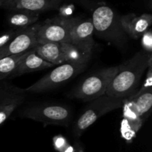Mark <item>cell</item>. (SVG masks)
<instances>
[{
    "instance_id": "13",
    "label": "cell",
    "mask_w": 152,
    "mask_h": 152,
    "mask_svg": "<svg viewBox=\"0 0 152 152\" xmlns=\"http://www.w3.org/2000/svg\"><path fill=\"white\" fill-rule=\"evenodd\" d=\"M53 66L55 65L44 60L32 48L28 50L27 54L19 62V65L12 74L11 77H19L28 73L42 71Z\"/></svg>"
},
{
    "instance_id": "8",
    "label": "cell",
    "mask_w": 152,
    "mask_h": 152,
    "mask_svg": "<svg viewBox=\"0 0 152 152\" xmlns=\"http://www.w3.org/2000/svg\"><path fill=\"white\" fill-rule=\"evenodd\" d=\"M33 49L40 57L53 65L78 59L85 55L70 43H37Z\"/></svg>"
},
{
    "instance_id": "16",
    "label": "cell",
    "mask_w": 152,
    "mask_h": 152,
    "mask_svg": "<svg viewBox=\"0 0 152 152\" xmlns=\"http://www.w3.org/2000/svg\"><path fill=\"white\" fill-rule=\"evenodd\" d=\"M28 52V50L0 59V81L11 77L12 74L19 65V62Z\"/></svg>"
},
{
    "instance_id": "5",
    "label": "cell",
    "mask_w": 152,
    "mask_h": 152,
    "mask_svg": "<svg viewBox=\"0 0 152 152\" xmlns=\"http://www.w3.org/2000/svg\"><path fill=\"white\" fill-rule=\"evenodd\" d=\"M125 99L112 97L105 94L91 102L78 117L74 127V134L81 136L102 116L123 106Z\"/></svg>"
},
{
    "instance_id": "3",
    "label": "cell",
    "mask_w": 152,
    "mask_h": 152,
    "mask_svg": "<svg viewBox=\"0 0 152 152\" xmlns=\"http://www.w3.org/2000/svg\"><path fill=\"white\" fill-rule=\"evenodd\" d=\"M92 23L96 36L117 46H123L126 39L120 16L109 6L100 4L92 13Z\"/></svg>"
},
{
    "instance_id": "18",
    "label": "cell",
    "mask_w": 152,
    "mask_h": 152,
    "mask_svg": "<svg viewBox=\"0 0 152 152\" xmlns=\"http://www.w3.org/2000/svg\"><path fill=\"white\" fill-rule=\"evenodd\" d=\"M142 45L144 51L151 53L152 51V34L151 29L145 31L142 36Z\"/></svg>"
},
{
    "instance_id": "11",
    "label": "cell",
    "mask_w": 152,
    "mask_h": 152,
    "mask_svg": "<svg viewBox=\"0 0 152 152\" xmlns=\"http://www.w3.org/2000/svg\"><path fill=\"white\" fill-rule=\"evenodd\" d=\"M63 0H7L3 8L7 10H24L40 13L56 9Z\"/></svg>"
},
{
    "instance_id": "10",
    "label": "cell",
    "mask_w": 152,
    "mask_h": 152,
    "mask_svg": "<svg viewBox=\"0 0 152 152\" xmlns=\"http://www.w3.org/2000/svg\"><path fill=\"white\" fill-rule=\"evenodd\" d=\"M120 23L125 34L137 39L150 28L152 16L150 13H143L140 16L130 13L120 16Z\"/></svg>"
},
{
    "instance_id": "15",
    "label": "cell",
    "mask_w": 152,
    "mask_h": 152,
    "mask_svg": "<svg viewBox=\"0 0 152 152\" xmlns=\"http://www.w3.org/2000/svg\"><path fill=\"white\" fill-rule=\"evenodd\" d=\"M8 11L7 20L11 29H25L36 24L39 17V13L28 10H11Z\"/></svg>"
},
{
    "instance_id": "21",
    "label": "cell",
    "mask_w": 152,
    "mask_h": 152,
    "mask_svg": "<svg viewBox=\"0 0 152 152\" xmlns=\"http://www.w3.org/2000/svg\"><path fill=\"white\" fill-rule=\"evenodd\" d=\"M7 0H0V7H2L4 5Z\"/></svg>"
},
{
    "instance_id": "4",
    "label": "cell",
    "mask_w": 152,
    "mask_h": 152,
    "mask_svg": "<svg viewBox=\"0 0 152 152\" xmlns=\"http://www.w3.org/2000/svg\"><path fill=\"white\" fill-rule=\"evenodd\" d=\"M117 71L118 66H113L96 71L77 85L69 96L83 101H92L103 96Z\"/></svg>"
},
{
    "instance_id": "7",
    "label": "cell",
    "mask_w": 152,
    "mask_h": 152,
    "mask_svg": "<svg viewBox=\"0 0 152 152\" xmlns=\"http://www.w3.org/2000/svg\"><path fill=\"white\" fill-rule=\"evenodd\" d=\"M22 117L39 122L45 126H67L71 112L67 106L62 105H39L31 106L22 111Z\"/></svg>"
},
{
    "instance_id": "20",
    "label": "cell",
    "mask_w": 152,
    "mask_h": 152,
    "mask_svg": "<svg viewBox=\"0 0 152 152\" xmlns=\"http://www.w3.org/2000/svg\"><path fill=\"white\" fill-rule=\"evenodd\" d=\"M73 152H84L83 151V148L82 147V145H80L79 142L76 143L75 146H74V148L73 149Z\"/></svg>"
},
{
    "instance_id": "1",
    "label": "cell",
    "mask_w": 152,
    "mask_h": 152,
    "mask_svg": "<svg viewBox=\"0 0 152 152\" xmlns=\"http://www.w3.org/2000/svg\"><path fill=\"white\" fill-rule=\"evenodd\" d=\"M151 53L137 52L118 66V71L109 83L105 94L120 99H128L136 93L144 72L151 63Z\"/></svg>"
},
{
    "instance_id": "9",
    "label": "cell",
    "mask_w": 152,
    "mask_h": 152,
    "mask_svg": "<svg viewBox=\"0 0 152 152\" xmlns=\"http://www.w3.org/2000/svg\"><path fill=\"white\" fill-rule=\"evenodd\" d=\"M94 29L91 18H75L70 34V44L77 48L82 53H92L94 41Z\"/></svg>"
},
{
    "instance_id": "12",
    "label": "cell",
    "mask_w": 152,
    "mask_h": 152,
    "mask_svg": "<svg viewBox=\"0 0 152 152\" xmlns=\"http://www.w3.org/2000/svg\"><path fill=\"white\" fill-rule=\"evenodd\" d=\"M126 102L132 107L137 118L143 121L152 107V88H140Z\"/></svg>"
},
{
    "instance_id": "14",
    "label": "cell",
    "mask_w": 152,
    "mask_h": 152,
    "mask_svg": "<svg viewBox=\"0 0 152 152\" xmlns=\"http://www.w3.org/2000/svg\"><path fill=\"white\" fill-rule=\"evenodd\" d=\"M24 91H16V89H9L0 102V126L10 117L12 113L23 102L25 99Z\"/></svg>"
},
{
    "instance_id": "2",
    "label": "cell",
    "mask_w": 152,
    "mask_h": 152,
    "mask_svg": "<svg viewBox=\"0 0 152 152\" xmlns=\"http://www.w3.org/2000/svg\"><path fill=\"white\" fill-rule=\"evenodd\" d=\"M91 55L92 53H87L80 59L68 61L57 65L55 69L23 91L25 92L41 93L56 88L83 72L88 66Z\"/></svg>"
},
{
    "instance_id": "17",
    "label": "cell",
    "mask_w": 152,
    "mask_h": 152,
    "mask_svg": "<svg viewBox=\"0 0 152 152\" xmlns=\"http://www.w3.org/2000/svg\"><path fill=\"white\" fill-rule=\"evenodd\" d=\"M20 30L10 29L0 36V59L4 57V51L9 42L19 32Z\"/></svg>"
},
{
    "instance_id": "19",
    "label": "cell",
    "mask_w": 152,
    "mask_h": 152,
    "mask_svg": "<svg viewBox=\"0 0 152 152\" xmlns=\"http://www.w3.org/2000/svg\"><path fill=\"white\" fill-rule=\"evenodd\" d=\"M10 88L5 87V86H0V102L1 101V99L4 98V96H5L6 94L8 92Z\"/></svg>"
},
{
    "instance_id": "6",
    "label": "cell",
    "mask_w": 152,
    "mask_h": 152,
    "mask_svg": "<svg viewBox=\"0 0 152 152\" xmlns=\"http://www.w3.org/2000/svg\"><path fill=\"white\" fill-rule=\"evenodd\" d=\"M74 19L56 16L39 24L37 33L38 43H70V34Z\"/></svg>"
}]
</instances>
